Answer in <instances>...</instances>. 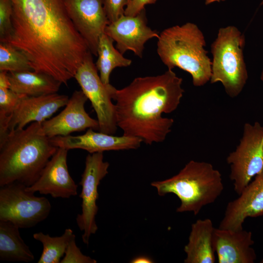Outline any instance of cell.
<instances>
[{
	"label": "cell",
	"mask_w": 263,
	"mask_h": 263,
	"mask_svg": "<svg viewBox=\"0 0 263 263\" xmlns=\"http://www.w3.org/2000/svg\"><path fill=\"white\" fill-rule=\"evenodd\" d=\"M12 32L6 41L22 52L34 71L67 85L90 51L64 0H11Z\"/></svg>",
	"instance_id": "cell-1"
},
{
	"label": "cell",
	"mask_w": 263,
	"mask_h": 263,
	"mask_svg": "<svg viewBox=\"0 0 263 263\" xmlns=\"http://www.w3.org/2000/svg\"><path fill=\"white\" fill-rule=\"evenodd\" d=\"M182 82L168 69L159 75L136 77L119 90L112 85L117 125L123 134L139 138L148 145L163 142L174 120L162 114L178 108L184 93Z\"/></svg>",
	"instance_id": "cell-2"
},
{
	"label": "cell",
	"mask_w": 263,
	"mask_h": 263,
	"mask_svg": "<svg viewBox=\"0 0 263 263\" xmlns=\"http://www.w3.org/2000/svg\"><path fill=\"white\" fill-rule=\"evenodd\" d=\"M41 123L9 131L0 140V187L14 182L31 186L56 151Z\"/></svg>",
	"instance_id": "cell-3"
},
{
	"label": "cell",
	"mask_w": 263,
	"mask_h": 263,
	"mask_svg": "<svg viewBox=\"0 0 263 263\" xmlns=\"http://www.w3.org/2000/svg\"><path fill=\"white\" fill-rule=\"evenodd\" d=\"M157 38V54L168 69L178 67L188 72L196 87L210 81L212 61L205 48L204 35L196 24L188 22L173 26Z\"/></svg>",
	"instance_id": "cell-4"
},
{
	"label": "cell",
	"mask_w": 263,
	"mask_h": 263,
	"mask_svg": "<svg viewBox=\"0 0 263 263\" xmlns=\"http://www.w3.org/2000/svg\"><path fill=\"white\" fill-rule=\"evenodd\" d=\"M159 196L169 193L180 200L178 212H192L197 215L202 208L214 203L224 190L222 174L212 164L190 160L170 178L153 182Z\"/></svg>",
	"instance_id": "cell-5"
},
{
	"label": "cell",
	"mask_w": 263,
	"mask_h": 263,
	"mask_svg": "<svg viewBox=\"0 0 263 263\" xmlns=\"http://www.w3.org/2000/svg\"><path fill=\"white\" fill-rule=\"evenodd\" d=\"M245 37L236 26L220 28L211 45L212 55L211 83L221 82L225 93L237 97L244 89L248 74L243 50Z\"/></svg>",
	"instance_id": "cell-6"
},
{
	"label": "cell",
	"mask_w": 263,
	"mask_h": 263,
	"mask_svg": "<svg viewBox=\"0 0 263 263\" xmlns=\"http://www.w3.org/2000/svg\"><path fill=\"white\" fill-rule=\"evenodd\" d=\"M14 182L0 187V221L10 222L19 228L35 226L45 220L51 209L49 200L27 190Z\"/></svg>",
	"instance_id": "cell-7"
},
{
	"label": "cell",
	"mask_w": 263,
	"mask_h": 263,
	"mask_svg": "<svg viewBox=\"0 0 263 263\" xmlns=\"http://www.w3.org/2000/svg\"><path fill=\"white\" fill-rule=\"evenodd\" d=\"M226 162L234 191L239 195L263 169V126L258 122L245 123L240 143Z\"/></svg>",
	"instance_id": "cell-8"
},
{
	"label": "cell",
	"mask_w": 263,
	"mask_h": 263,
	"mask_svg": "<svg viewBox=\"0 0 263 263\" xmlns=\"http://www.w3.org/2000/svg\"><path fill=\"white\" fill-rule=\"evenodd\" d=\"M90 51L78 68L74 78L94 109L100 132L113 134L117 129L115 106L112 102L110 84L101 81Z\"/></svg>",
	"instance_id": "cell-9"
},
{
	"label": "cell",
	"mask_w": 263,
	"mask_h": 263,
	"mask_svg": "<svg viewBox=\"0 0 263 263\" xmlns=\"http://www.w3.org/2000/svg\"><path fill=\"white\" fill-rule=\"evenodd\" d=\"M109 166V163L103 160V152L89 153L86 158L85 168L79 183L82 187L79 195L82 200V211L77 215L76 222L83 232V242L87 245L91 236L98 229L95 221L98 210L96 204L99 196L98 187L108 173Z\"/></svg>",
	"instance_id": "cell-10"
},
{
	"label": "cell",
	"mask_w": 263,
	"mask_h": 263,
	"mask_svg": "<svg viewBox=\"0 0 263 263\" xmlns=\"http://www.w3.org/2000/svg\"><path fill=\"white\" fill-rule=\"evenodd\" d=\"M74 26L85 41L91 53L97 55L100 36L109 24L103 0H64Z\"/></svg>",
	"instance_id": "cell-11"
},
{
	"label": "cell",
	"mask_w": 263,
	"mask_h": 263,
	"mask_svg": "<svg viewBox=\"0 0 263 263\" xmlns=\"http://www.w3.org/2000/svg\"><path fill=\"white\" fill-rule=\"evenodd\" d=\"M68 150L58 148L42 170L37 180L27 190L32 193L50 195L52 197L68 199L77 194V185L68 169Z\"/></svg>",
	"instance_id": "cell-12"
},
{
	"label": "cell",
	"mask_w": 263,
	"mask_h": 263,
	"mask_svg": "<svg viewBox=\"0 0 263 263\" xmlns=\"http://www.w3.org/2000/svg\"><path fill=\"white\" fill-rule=\"evenodd\" d=\"M88 98L81 91H75L57 115L41 123L42 133L49 138L67 136L87 129L99 130V124L88 114L85 109Z\"/></svg>",
	"instance_id": "cell-13"
},
{
	"label": "cell",
	"mask_w": 263,
	"mask_h": 263,
	"mask_svg": "<svg viewBox=\"0 0 263 263\" xmlns=\"http://www.w3.org/2000/svg\"><path fill=\"white\" fill-rule=\"evenodd\" d=\"M145 10L135 16L123 15L116 21L109 23L105 33L116 42L117 49L122 54L132 51L142 57L145 43L150 39L159 37L156 30L147 26Z\"/></svg>",
	"instance_id": "cell-14"
},
{
	"label": "cell",
	"mask_w": 263,
	"mask_h": 263,
	"mask_svg": "<svg viewBox=\"0 0 263 263\" xmlns=\"http://www.w3.org/2000/svg\"><path fill=\"white\" fill-rule=\"evenodd\" d=\"M263 215V169L236 199L228 203L219 227L239 230L248 217Z\"/></svg>",
	"instance_id": "cell-15"
},
{
	"label": "cell",
	"mask_w": 263,
	"mask_h": 263,
	"mask_svg": "<svg viewBox=\"0 0 263 263\" xmlns=\"http://www.w3.org/2000/svg\"><path fill=\"white\" fill-rule=\"evenodd\" d=\"M88 129L82 135L57 136L49 138L57 148L69 150L79 149L89 153L105 151L136 149L140 147L143 141L139 138L122 135L114 136L102 132H96Z\"/></svg>",
	"instance_id": "cell-16"
},
{
	"label": "cell",
	"mask_w": 263,
	"mask_h": 263,
	"mask_svg": "<svg viewBox=\"0 0 263 263\" xmlns=\"http://www.w3.org/2000/svg\"><path fill=\"white\" fill-rule=\"evenodd\" d=\"M69 97L57 93L37 96L23 95L8 115L9 132L22 129L30 122L42 123L67 104Z\"/></svg>",
	"instance_id": "cell-17"
},
{
	"label": "cell",
	"mask_w": 263,
	"mask_h": 263,
	"mask_svg": "<svg viewBox=\"0 0 263 263\" xmlns=\"http://www.w3.org/2000/svg\"><path fill=\"white\" fill-rule=\"evenodd\" d=\"M252 233L239 230L214 228L212 245L218 263H254L257 256L252 247L254 242Z\"/></svg>",
	"instance_id": "cell-18"
},
{
	"label": "cell",
	"mask_w": 263,
	"mask_h": 263,
	"mask_svg": "<svg viewBox=\"0 0 263 263\" xmlns=\"http://www.w3.org/2000/svg\"><path fill=\"white\" fill-rule=\"evenodd\" d=\"M209 218L199 219L192 224L188 244L184 247L185 263H214L215 251L212 245L214 230Z\"/></svg>",
	"instance_id": "cell-19"
},
{
	"label": "cell",
	"mask_w": 263,
	"mask_h": 263,
	"mask_svg": "<svg viewBox=\"0 0 263 263\" xmlns=\"http://www.w3.org/2000/svg\"><path fill=\"white\" fill-rule=\"evenodd\" d=\"M8 76L11 90L29 96L56 93L62 84L47 74L34 71L8 72Z\"/></svg>",
	"instance_id": "cell-20"
},
{
	"label": "cell",
	"mask_w": 263,
	"mask_h": 263,
	"mask_svg": "<svg viewBox=\"0 0 263 263\" xmlns=\"http://www.w3.org/2000/svg\"><path fill=\"white\" fill-rule=\"evenodd\" d=\"M19 228L13 223L0 221V260L29 263L33 253L20 236Z\"/></svg>",
	"instance_id": "cell-21"
},
{
	"label": "cell",
	"mask_w": 263,
	"mask_h": 263,
	"mask_svg": "<svg viewBox=\"0 0 263 263\" xmlns=\"http://www.w3.org/2000/svg\"><path fill=\"white\" fill-rule=\"evenodd\" d=\"M113 40L105 33L100 37L97 48L98 58L95 63L99 76L105 84H110V75L116 67H127L132 60L125 58L113 45Z\"/></svg>",
	"instance_id": "cell-22"
},
{
	"label": "cell",
	"mask_w": 263,
	"mask_h": 263,
	"mask_svg": "<svg viewBox=\"0 0 263 263\" xmlns=\"http://www.w3.org/2000/svg\"><path fill=\"white\" fill-rule=\"evenodd\" d=\"M71 228H66L60 236L51 237L42 232L35 233L33 238L40 242L43 250L38 263H59L64 255L67 245L74 235Z\"/></svg>",
	"instance_id": "cell-23"
},
{
	"label": "cell",
	"mask_w": 263,
	"mask_h": 263,
	"mask_svg": "<svg viewBox=\"0 0 263 263\" xmlns=\"http://www.w3.org/2000/svg\"><path fill=\"white\" fill-rule=\"evenodd\" d=\"M32 70L26 56L7 42L0 43V71L15 72Z\"/></svg>",
	"instance_id": "cell-24"
},
{
	"label": "cell",
	"mask_w": 263,
	"mask_h": 263,
	"mask_svg": "<svg viewBox=\"0 0 263 263\" xmlns=\"http://www.w3.org/2000/svg\"><path fill=\"white\" fill-rule=\"evenodd\" d=\"M12 4L11 0H0V41L6 42L12 32Z\"/></svg>",
	"instance_id": "cell-25"
},
{
	"label": "cell",
	"mask_w": 263,
	"mask_h": 263,
	"mask_svg": "<svg viewBox=\"0 0 263 263\" xmlns=\"http://www.w3.org/2000/svg\"><path fill=\"white\" fill-rule=\"evenodd\" d=\"M96 261L83 254L77 246L75 235L69 242L60 263H96Z\"/></svg>",
	"instance_id": "cell-26"
},
{
	"label": "cell",
	"mask_w": 263,
	"mask_h": 263,
	"mask_svg": "<svg viewBox=\"0 0 263 263\" xmlns=\"http://www.w3.org/2000/svg\"><path fill=\"white\" fill-rule=\"evenodd\" d=\"M23 95L14 92L10 88H0V114H11Z\"/></svg>",
	"instance_id": "cell-27"
},
{
	"label": "cell",
	"mask_w": 263,
	"mask_h": 263,
	"mask_svg": "<svg viewBox=\"0 0 263 263\" xmlns=\"http://www.w3.org/2000/svg\"><path fill=\"white\" fill-rule=\"evenodd\" d=\"M128 0H103L104 8L109 23L117 20L124 15V7Z\"/></svg>",
	"instance_id": "cell-28"
},
{
	"label": "cell",
	"mask_w": 263,
	"mask_h": 263,
	"mask_svg": "<svg viewBox=\"0 0 263 263\" xmlns=\"http://www.w3.org/2000/svg\"><path fill=\"white\" fill-rule=\"evenodd\" d=\"M157 0H128L124 15L135 16L145 9V5L154 3Z\"/></svg>",
	"instance_id": "cell-29"
},
{
	"label": "cell",
	"mask_w": 263,
	"mask_h": 263,
	"mask_svg": "<svg viewBox=\"0 0 263 263\" xmlns=\"http://www.w3.org/2000/svg\"><path fill=\"white\" fill-rule=\"evenodd\" d=\"M132 263H153L152 261L149 257L144 256H138L134 258L131 262Z\"/></svg>",
	"instance_id": "cell-30"
},
{
	"label": "cell",
	"mask_w": 263,
	"mask_h": 263,
	"mask_svg": "<svg viewBox=\"0 0 263 263\" xmlns=\"http://www.w3.org/2000/svg\"><path fill=\"white\" fill-rule=\"evenodd\" d=\"M225 0H205V1L206 5H208L215 2H221Z\"/></svg>",
	"instance_id": "cell-31"
},
{
	"label": "cell",
	"mask_w": 263,
	"mask_h": 263,
	"mask_svg": "<svg viewBox=\"0 0 263 263\" xmlns=\"http://www.w3.org/2000/svg\"><path fill=\"white\" fill-rule=\"evenodd\" d=\"M260 4L261 5H263V0H262V1H261ZM261 79L263 82V71L262 72V73H261Z\"/></svg>",
	"instance_id": "cell-32"
},
{
	"label": "cell",
	"mask_w": 263,
	"mask_h": 263,
	"mask_svg": "<svg viewBox=\"0 0 263 263\" xmlns=\"http://www.w3.org/2000/svg\"><path fill=\"white\" fill-rule=\"evenodd\" d=\"M261 263H263V259L260 262Z\"/></svg>",
	"instance_id": "cell-33"
}]
</instances>
